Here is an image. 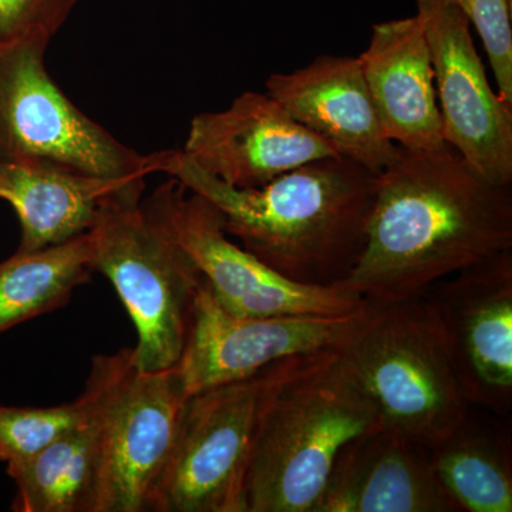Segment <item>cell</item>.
I'll use <instances>...</instances> for the list:
<instances>
[{
  "label": "cell",
  "mask_w": 512,
  "mask_h": 512,
  "mask_svg": "<svg viewBox=\"0 0 512 512\" xmlns=\"http://www.w3.org/2000/svg\"><path fill=\"white\" fill-rule=\"evenodd\" d=\"M511 248V185L491 183L447 143L399 147L376 175L365 248L339 285L372 305L406 301Z\"/></svg>",
  "instance_id": "6da1fadb"
},
{
  "label": "cell",
  "mask_w": 512,
  "mask_h": 512,
  "mask_svg": "<svg viewBox=\"0 0 512 512\" xmlns=\"http://www.w3.org/2000/svg\"><path fill=\"white\" fill-rule=\"evenodd\" d=\"M154 154L157 173L210 201L228 237L285 278L338 285L359 261L377 175L362 165L322 158L264 187L239 190L205 173L181 150Z\"/></svg>",
  "instance_id": "7a4b0ae2"
},
{
  "label": "cell",
  "mask_w": 512,
  "mask_h": 512,
  "mask_svg": "<svg viewBox=\"0 0 512 512\" xmlns=\"http://www.w3.org/2000/svg\"><path fill=\"white\" fill-rule=\"evenodd\" d=\"M375 407L340 366L313 353L269 396L247 476V512H315L343 448L379 429Z\"/></svg>",
  "instance_id": "3957f363"
},
{
  "label": "cell",
  "mask_w": 512,
  "mask_h": 512,
  "mask_svg": "<svg viewBox=\"0 0 512 512\" xmlns=\"http://www.w3.org/2000/svg\"><path fill=\"white\" fill-rule=\"evenodd\" d=\"M336 356L375 407L380 426L427 450L470 417L443 330L424 296L367 303Z\"/></svg>",
  "instance_id": "277c9868"
},
{
  "label": "cell",
  "mask_w": 512,
  "mask_h": 512,
  "mask_svg": "<svg viewBox=\"0 0 512 512\" xmlns=\"http://www.w3.org/2000/svg\"><path fill=\"white\" fill-rule=\"evenodd\" d=\"M144 180L124 181L101 202L90 234L94 269L106 276L137 330L134 363L143 372L177 366L200 274L143 208Z\"/></svg>",
  "instance_id": "5b68a950"
},
{
  "label": "cell",
  "mask_w": 512,
  "mask_h": 512,
  "mask_svg": "<svg viewBox=\"0 0 512 512\" xmlns=\"http://www.w3.org/2000/svg\"><path fill=\"white\" fill-rule=\"evenodd\" d=\"M312 355L288 357L191 394L148 511L247 512L249 461L262 410Z\"/></svg>",
  "instance_id": "8992f818"
},
{
  "label": "cell",
  "mask_w": 512,
  "mask_h": 512,
  "mask_svg": "<svg viewBox=\"0 0 512 512\" xmlns=\"http://www.w3.org/2000/svg\"><path fill=\"white\" fill-rule=\"evenodd\" d=\"M50 40L0 43V163L55 165L100 178L157 173L141 156L87 117L45 66Z\"/></svg>",
  "instance_id": "52a82bcc"
},
{
  "label": "cell",
  "mask_w": 512,
  "mask_h": 512,
  "mask_svg": "<svg viewBox=\"0 0 512 512\" xmlns=\"http://www.w3.org/2000/svg\"><path fill=\"white\" fill-rule=\"evenodd\" d=\"M150 220L174 239L222 308L239 316H339L366 302L342 285H303L285 278L225 232L210 201L170 178L143 200Z\"/></svg>",
  "instance_id": "ba28073f"
},
{
  "label": "cell",
  "mask_w": 512,
  "mask_h": 512,
  "mask_svg": "<svg viewBox=\"0 0 512 512\" xmlns=\"http://www.w3.org/2000/svg\"><path fill=\"white\" fill-rule=\"evenodd\" d=\"M433 63L444 143L491 183H512V104L495 93L471 36L450 0H416Z\"/></svg>",
  "instance_id": "9c48e42d"
},
{
  "label": "cell",
  "mask_w": 512,
  "mask_h": 512,
  "mask_svg": "<svg viewBox=\"0 0 512 512\" xmlns=\"http://www.w3.org/2000/svg\"><path fill=\"white\" fill-rule=\"evenodd\" d=\"M239 316L222 308L202 282L178 362L188 394L255 375L293 356L338 348L365 316Z\"/></svg>",
  "instance_id": "30bf717a"
},
{
  "label": "cell",
  "mask_w": 512,
  "mask_h": 512,
  "mask_svg": "<svg viewBox=\"0 0 512 512\" xmlns=\"http://www.w3.org/2000/svg\"><path fill=\"white\" fill-rule=\"evenodd\" d=\"M443 330L471 406L512 403V248L441 279L423 293Z\"/></svg>",
  "instance_id": "8fae6325"
},
{
  "label": "cell",
  "mask_w": 512,
  "mask_h": 512,
  "mask_svg": "<svg viewBox=\"0 0 512 512\" xmlns=\"http://www.w3.org/2000/svg\"><path fill=\"white\" fill-rule=\"evenodd\" d=\"M188 394L178 366L134 365L111 404L93 512H144L163 474Z\"/></svg>",
  "instance_id": "7c38bea8"
},
{
  "label": "cell",
  "mask_w": 512,
  "mask_h": 512,
  "mask_svg": "<svg viewBox=\"0 0 512 512\" xmlns=\"http://www.w3.org/2000/svg\"><path fill=\"white\" fill-rule=\"evenodd\" d=\"M185 156L222 183L254 190L295 168L340 157L268 93L245 92L228 109L197 114L183 148Z\"/></svg>",
  "instance_id": "4fadbf2b"
},
{
  "label": "cell",
  "mask_w": 512,
  "mask_h": 512,
  "mask_svg": "<svg viewBox=\"0 0 512 512\" xmlns=\"http://www.w3.org/2000/svg\"><path fill=\"white\" fill-rule=\"evenodd\" d=\"M134 365L133 348L93 357L72 429L39 456L6 468L16 484L13 511L93 512L111 404Z\"/></svg>",
  "instance_id": "5bb4252c"
},
{
  "label": "cell",
  "mask_w": 512,
  "mask_h": 512,
  "mask_svg": "<svg viewBox=\"0 0 512 512\" xmlns=\"http://www.w3.org/2000/svg\"><path fill=\"white\" fill-rule=\"evenodd\" d=\"M272 97L303 127L318 134L340 157L379 174L399 153L384 133L359 57L320 56L265 83Z\"/></svg>",
  "instance_id": "9a60e30c"
},
{
  "label": "cell",
  "mask_w": 512,
  "mask_h": 512,
  "mask_svg": "<svg viewBox=\"0 0 512 512\" xmlns=\"http://www.w3.org/2000/svg\"><path fill=\"white\" fill-rule=\"evenodd\" d=\"M430 450L393 431H367L339 454L315 512H456Z\"/></svg>",
  "instance_id": "2e32d148"
},
{
  "label": "cell",
  "mask_w": 512,
  "mask_h": 512,
  "mask_svg": "<svg viewBox=\"0 0 512 512\" xmlns=\"http://www.w3.org/2000/svg\"><path fill=\"white\" fill-rule=\"evenodd\" d=\"M384 133L407 150L444 144L429 43L417 15L377 23L359 56Z\"/></svg>",
  "instance_id": "e0dca14e"
},
{
  "label": "cell",
  "mask_w": 512,
  "mask_h": 512,
  "mask_svg": "<svg viewBox=\"0 0 512 512\" xmlns=\"http://www.w3.org/2000/svg\"><path fill=\"white\" fill-rule=\"evenodd\" d=\"M130 178L92 177L47 164L0 163V200L18 215L20 251L62 244L90 231L104 198Z\"/></svg>",
  "instance_id": "ac0fdd59"
},
{
  "label": "cell",
  "mask_w": 512,
  "mask_h": 512,
  "mask_svg": "<svg viewBox=\"0 0 512 512\" xmlns=\"http://www.w3.org/2000/svg\"><path fill=\"white\" fill-rule=\"evenodd\" d=\"M94 272L90 231L36 251L18 249L0 262V335L62 308Z\"/></svg>",
  "instance_id": "d6986e66"
},
{
  "label": "cell",
  "mask_w": 512,
  "mask_h": 512,
  "mask_svg": "<svg viewBox=\"0 0 512 512\" xmlns=\"http://www.w3.org/2000/svg\"><path fill=\"white\" fill-rule=\"evenodd\" d=\"M437 480L460 511L511 512L510 448L491 431L466 423L430 450Z\"/></svg>",
  "instance_id": "ffe728a7"
},
{
  "label": "cell",
  "mask_w": 512,
  "mask_h": 512,
  "mask_svg": "<svg viewBox=\"0 0 512 512\" xmlns=\"http://www.w3.org/2000/svg\"><path fill=\"white\" fill-rule=\"evenodd\" d=\"M82 413L79 397L72 403L50 407L0 404V461L18 467L52 446Z\"/></svg>",
  "instance_id": "44dd1931"
},
{
  "label": "cell",
  "mask_w": 512,
  "mask_h": 512,
  "mask_svg": "<svg viewBox=\"0 0 512 512\" xmlns=\"http://www.w3.org/2000/svg\"><path fill=\"white\" fill-rule=\"evenodd\" d=\"M481 37L498 94L512 104V0H450Z\"/></svg>",
  "instance_id": "7402d4cb"
},
{
  "label": "cell",
  "mask_w": 512,
  "mask_h": 512,
  "mask_svg": "<svg viewBox=\"0 0 512 512\" xmlns=\"http://www.w3.org/2000/svg\"><path fill=\"white\" fill-rule=\"evenodd\" d=\"M77 0H0V43L52 40Z\"/></svg>",
  "instance_id": "603a6c76"
}]
</instances>
